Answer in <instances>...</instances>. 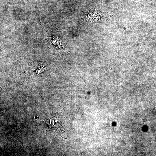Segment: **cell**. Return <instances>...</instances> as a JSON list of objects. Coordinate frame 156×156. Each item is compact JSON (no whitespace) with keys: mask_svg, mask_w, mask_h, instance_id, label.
<instances>
[{"mask_svg":"<svg viewBox=\"0 0 156 156\" xmlns=\"http://www.w3.org/2000/svg\"><path fill=\"white\" fill-rule=\"evenodd\" d=\"M108 14L95 9H92L84 13V21L87 24L101 22L108 16Z\"/></svg>","mask_w":156,"mask_h":156,"instance_id":"1","label":"cell"}]
</instances>
